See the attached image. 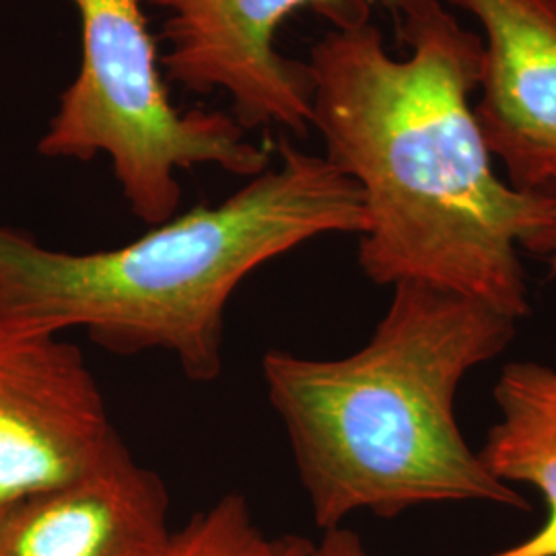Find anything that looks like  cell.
<instances>
[{"mask_svg":"<svg viewBox=\"0 0 556 556\" xmlns=\"http://www.w3.org/2000/svg\"><path fill=\"white\" fill-rule=\"evenodd\" d=\"M369 13V0L328 11L305 60L324 157L365 204L361 270L379 287L425 282L528 316L521 252L555 250L556 190H519L495 172L470 100L480 36L427 0L400 21L410 52L396 59Z\"/></svg>","mask_w":556,"mask_h":556,"instance_id":"obj_1","label":"cell"},{"mask_svg":"<svg viewBox=\"0 0 556 556\" xmlns=\"http://www.w3.org/2000/svg\"><path fill=\"white\" fill-rule=\"evenodd\" d=\"M374 334L342 358L268 351L262 374L319 530L355 511L397 517L418 505L530 503L462 435L459 383L498 357L516 319L425 282H397Z\"/></svg>","mask_w":556,"mask_h":556,"instance_id":"obj_2","label":"cell"},{"mask_svg":"<svg viewBox=\"0 0 556 556\" xmlns=\"http://www.w3.org/2000/svg\"><path fill=\"white\" fill-rule=\"evenodd\" d=\"M277 147L278 165L229 199L112 250H50L0 225V330L60 337L77 328L105 351H165L186 378L215 381L239 285L305 241L367 229L353 179L285 135Z\"/></svg>","mask_w":556,"mask_h":556,"instance_id":"obj_3","label":"cell"},{"mask_svg":"<svg viewBox=\"0 0 556 556\" xmlns=\"http://www.w3.org/2000/svg\"><path fill=\"white\" fill-rule=\"evenodd\" d=\"M80 21V68L62 91L38 151L50 160L110 157L132 215L160 225L178 215V172L215 165L239 178L270 167V151L229 112L178 110L161 77L142 0H71Z\"/></svg>","mask_w":556,"mask_h":556,"instance_id":"obj_4","label":"cell"},{"mask_svg":"<svg viewBox=\"0 0 556 556\" xmlns=\"http://www.w3.org/2000/svg\"><path fill=\"white\" fill-rule=\"evenodd\" d=\"M163 11L161 64L167 80L194 93L225 91L229 114L248 130L312 128L314 83L307 62L277 50L280 25L299 9L326 13L344 0H142ZM374 2V0H369ZM396 25L427 0H378Z\"/></svg>","mask_w":556,"mask_h":556,"instance_id":"obj_5","label":"cell"},{"mask_svg":"<svg viewBox=\"0 0 556 556\" xmlns=\"http://www.w3.org/2000/svg\"><path fill=\"white\" fill-rule=\"evenodd\" d=\"M118 441L75 344L0 330V517L85 477Z\"/></svg>","mask_w":556,"mask_h":556,"instance_id":"obj_6","label":"cell"},{"mask_svg":"<svg viewBox=\"0 0 556 556\" xmlns=\"http://www.w3.org/2000/svg\"><path fill=\"white\" fill-rule=\"evenodd\" d=\"M482 29V137L519 190L556 178V0H445Z\"/></svg>","mask_w":556,"mask_h":556,"instance_id":"obj_7","label":"cell"},{"mask_svg":"<svg viewBox=\"0 0 556 556\" xmlns=\"http://www.w3.org/2000/svg\"><path fill=\"white\" fill-rule=\"evenodd\" d=\"M169 495L119 439L85 477L0 517V556H167Z\"/></svg>","mask_w":556,"mask_h":556,"instance_id":"obj_8","label":"cell"},{"mask_svg":"<svg viewBox=\"0 0 556 556\" xmlns=\"http://www.w3.org/2000/svg\"><path fill=\"white\" fill-rule=\"evenodd\" d=\"M501 420L480 450L503 482H526L542 493L548 517L536 534L491 556H556V369L532 361L503 367L493 390Z\"/></svg>","mask_w":556,"mask_h":556,"instance_id":"obj_9","label":"cell"},{"mask_svg":"<svg viewBox=\"0 0 556 556\" xmlns=\"http://www.w3.org/2000/svg\"><path fill=\"white\" fill-rule=\"evenodd\" d=\"M312 548L299 534H266L245 497L229 493L174 532L167 556H309Z\"/></svg>","mask_w":556,"mask_h":556,"instance_id":"obj_10","label":"cell"},{"mask_svg":"<svg viewBox=\"0 0 556 556\" xmlns=\"http://www.w3.org/2000/svg\"><path fill=\"white\" fill-rule=\"evenodd\" d=\"M309 556H369L357 532L337 526L321 530V540L314 544Z\"/></svg>","mask_w":556,"mask_h":556,"instance_id":"obj_11","label":"cell"},{"mask_svg":"<svg viewBox=\"0 0 556 556\" xmlns=\"http://www.w3.org/2000/svg\"><path fill=\"white\" fill-rule=\"evenodd\" d=\"M555 190H556V178H555ZM548 262H551V275L553 277H556V243H555V250L551 252V256H548Z\"/></svg>","mask_w":556,"mask_h":556,"instance_id":"obj_12","label":"cell"}]
</instances>
